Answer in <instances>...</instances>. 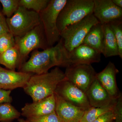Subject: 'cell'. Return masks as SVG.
Listing matches in <instances>:
<instances>
[{"label":"cell","instance_id":"obj_1","mask_svg":"<svg viewBox=\"0 0 122 122\" xmlns=\"http://www.w3.org/2000/svg\"><path fill=\"white\" fill-rule=\"evenodd\" d=\"M68 53L61 38L54 46L41 51H34L28 61L21 66L20 72L41 74L54 66L66 68L69 66Z\"/></svg>","mask_w":122,"mask_h":122},{"label":"cell","instance_id":"obj_2","mask_svg":"<svg viewBox=\"0 0 122 122\" xmlns=\"http://www.w3.org/2000/svg\"><path fill=\"white\" fill-rule=\"evenodd\" d=\"M66 79L64 73L56 67L50 72L33 75L23 89L33 102H37L54 94L58 84Z\"/></svg>","mask_w":122,"mask_h":122},{"label":"cell","instance_id":"obj_3","mask_svg":"<svg viewBox=\"0 0 122 122\" xmlns=\"http://www.w3.org/2000/svg\"><path fill=\"white\" fill-rule=\"evenodd\" d=\"M93 0H67L58 17L57 26L60 33L93 14Z\"/></svg>","mask_w":122,"mask_h":122},{"label":"cell","instance_id":"obj_4","mask_svg":"<svg viewBox=\"0 0 122 122\" xmlns=\"http://www.w3.org/2000/svg\"><path fill=\"white\" fill-rule=\"evenodd\" d=\"M67 0H50L48 6L39 13L46 38L49 47L53 46L60 39L57 26L58 17Z\"/></svg>","mask_w":122,"mask_h":122},{"label":"cell","instance_id":"obj_5","mask_svg":"<svg viewBox=\"0 0 122 122\" xmlns=\"http://www.w3.org/2000/svg\"><path fill=\"white\" fill-rule=\"evenodd\" d=\"M100 23L93 14L77 22L69 25L60 32V37L68 52L82 44L92 27Z\"/></svg>","mask_w":122,"mask_h":122},{"label":"cell","instance_id":"obj_6","mask_svg":"<svg viewBox=\"0 0 122 122\" xmlns=\"http://www.w3.org/2000/svg\"><path fill=\"white\" fill-rule=\"evenodd\" d=\"M6 20L10 32L15 37H21L41 24L39 13L20 6Z\"/></svg>","mask_w":122,"mask_h":122},{"label":"cell","instance_id":"obj_7","mask_svg":"<svg viewBox=\"0 0 122 122\" xmlns=\"http://www.w3.org/2000/svg\"><path fill=\"white\" fill-rule=\"evenodd\" d=\"M16 46L20 53V67L31 51L38 48H49L42 24L35 27L21 37H15Z\"/></svg>","mask_w":122,"mask_h":122},{"label":"cell","instance_id":"obj_8","mask_svg":"<svg viewBox=\"0 0 122 122\" xmlns=\"http://www.w3.org/2000/svg\"><path fill=\"white\" fill-rule=\"evenodd\" d=\"M66 68V80L86 93L96 79L97 73L91 65L74 64Z\"/></svg>","mask_w":122,"mask_h":122},{"label":"cell","instance_id":"obj_9","mask_svg":"<svg viewBox=\"0 0 122 122\" xmlns=\"http://www.w3.org/2000/svg\"><path fill=\"white\" fill-rule=\"evenodd\" d=\"M54 93L67 102L84 111L91 107L86 93L66 79L58 84Z\"/></svg>","mask_w":122,"mask_h":122},{"label":"cell","instance_id":"obj_10","mask_svg":"<svg viewBox=\"0 0 122 122\" xmlns=\"http://www.w3.org/2000/svg\"><path fill=\"white\" fill-rule=\"evenodd\" d=\"M93 14L102 25L122 20V8L117 7L112 0H93Z\"/></svg>","mask_w":122,"mask_h":122},{"label":"cell","instance_id":"obj_11","mask_svg":"<svg viewBox=\"0 0 122 122\" xmlns=\"http://www.w3.org/2000/svg\"><path fill=\"white\" fill-rule=\"evenodd\" d=\"M32 75V73L16 72L0 66V89L11 91L24 88Z\"/></svg>","mask_w":122,"mask_h":122},{"label":"cell","instance_id":"obj_12","mask_svg":"<svg viewBox=\"0 0 122 122\" xmlns=\"http://www.w3.org/2000/svg\"><path fill=\"white\" fill-rule=\"evenodd\" d=\"M119 72L114 63L110 61L102 71L96 75V79L114 99H117L121 94L116 82V75Z\"/></svg>","mask_w":122,"mask_h":122},{"label":"cell","instance_id":"obj_13","mask_svg":"<svg viewBox=\"0 0 122 122\" xmlns=\"http://www.w3.org/2000/svg\"><path fill=\"white\" fill-rule=\"evenodd\" d=\"M69 66L97 63L101 60V54L90 46L82 44L68 53Z\"/></svg>","mask_w":122,"mask_h":122},{"label":"cell","instance_id":"obj_14","mask_svg":"<svg viewBox=\"0 0 122 122\" xmlns=\"http://www.w3.org/2000/svg\"><path fill=\"white\" fill-rule=\"evenodd\" d=\"M55 106L56 101L53 94L37 102L26 103L21 109V115L26 118L41 116L55 111Z\"/></svg>","mask_w":122,"mask_h":122},{"label":"cell","instance_id":"obj_15","mask_svg":"<svg viewBox=\"0 0 122 122\" xmlns=\"http://www.w3.org/2000/svg\"><path fill=\"white\" fill-rule=\"evenodd\" d=\"M92 107H104L113 104L116 99L111 97L96 78L86 93Z\"/></svg>","mask_w":122,"mask_h":122},{"label":"cell","instance_id":"obj_16","mask_svg":"<svg viewBox=\"0 0 122 122\" xmlns=\"http://www.w3.org/2000/svg\"><path fill=\"white\" fill-rule=\"evenodd\" d=\"M56 106L55 111L63 122H81L85 111L64 100L55 93Z\"/></svg>","mask_w":122,"mask_h":122},{"label":"cell","instance_id":"obj_17","mask_svg":"<svg viewBox=\"0 0 122 122\" xmlns=\"http://www.w3.org/2000/svg\"><path fill=\"white\" fill-rule=\"evenodd\" d=\"M103 39L104 32L102 25L99 23L92 27L85 37L82 44L90 46L101 54Z\"/></svg>","mask_w":122,"mask_h":122},{"label":"cell","instance_id":"obj_18","mask_svg":"<svg viewBox=\"0 0 122 122\" xmlns=\"http://www.w3.org/2000/svg\"><path fill=\"white\" fill-rule=\"evenodd\" d=\"M104 32L103 45L102 54L106 57L119 56L117 41L108 24L102 25Z\"/></svg>","mask_w":122,"mask_h":122},{"label":"cell","instance_id":"obj_19","mask_svg":"<svg viewBox=\"0 0 122 122\" xmlns=\"http://www.w3.org/2000/svg\"><path fill=\"white\" fill-rule=\"evenodd\" d=\"M0 64L11 70L15 71L17 68L20 69V53L16 46L0 54Z\"/></svg>","mask_w":122,"mask_h":122},{"label":"cell","instance_id":"obj_20","mask_svg":"<svg viewBox=\"0 0 122 122\" xmlns=\"http://www.w3.org/2000/svg\"><path fill=\"white\" fill-rule=\"evenodd\" d=\"M21 113L9 103L0 104V122H12L20 118Z\"/></svg>","mask_w":122,"mask_h":122},{"label":"cell","instance_id":"obj_21","mask_svg":"<svg viewBox=\"0 0 122 122\" xmlns=\"http://www.w3.org/2000/svg\"><path fill=\"white\" fill-rule=\"evenodd\" d=\"M116 102L113 104L104 107H91L89 109L85 111L83 117L80 122H93L103 114L113 110Z\"/></svg>","mask_w":122,"mask_h":122},{"label":"cell","instance_id":"obj_22","mask_svg":"<svg viewBox=\"0 0 122 122\" xmlns=\"http://www.w3.org/2000/svg\"><path fill=\"white\" fill-rule=\"evenodd\" d=\"M50 0H20V6L39 13L48 6Z\"/></svg>","mask_w":122,"mask_h":122},{"label":"cell","instance_id":"obj_23","mask_svg":"<svg viewBox=\"0 0 122 122\" xmlns=\"http://www.w3.org/2000/svg\"><path fill=\"white\" fill-rule=\"evenodd\" d=\"M115 37L118 48L119 56L122 58V21H115L109 23Z\"/></svg>","mask_w":122,"mask_h":122},{"label":"cell","instance_id":"obj_24","mask_svg":"<svg viewBox=\"0 0 122 122\" xmlns=\"http://www.w3.org/2000/svg\"><path fill=\"white\" fill-rule=\"evenodd\" d=\"M20 0H0L2 6V14L7 18L11 17L17 10Z\"/></svg>","mask_w":122,"mask_h":122},{"label":"cell","instance_id":"obj_25","mask_svg":"<svg viewBox=\"0 0 122 122\" xmlns=\"http://www.w3.org/2000/svg\"><path fill=\"white\" fill-rule=\"evenodd\" d=\"M15 46V37L10 32L0 36V54Z\"/></svg>","mask_w":122,"mask_h":122},{"label":"cell","instance_id":"obj_26","mask_svg":"<svg viewBox=\"0 0 122 122\" xmlns=\"http://www.w3.org/2000/svg\"><path fill=\"white\" fill-rule=\"evenodd\" d=\"M26 119L32 122H63L55 111L41 116L27 118Z\"/></svg>","mask_w":122,"mask_h":122},{"label":"cell","instance_id":"obj_27","mask_svg":"<svg viewBox=\"0 0 122 122\" xmlns=\"http://www.w3.org/2000/svg\"><path fill=\"white\" fill-rule=\"evenodd\" d=\"M114 122H122V95L121 94L117 99L113 109Z\"/></svg>","mask_w":122,"mask_h":122},{"label":"cell","instance_id":"obj_28","mask_svg":"<svg viewBox=\"0 0 122 122\" xmlns=\"http://www.w3.org/2000/svg\"><path fill=\"white\" fill-rule=\"evenodd\" d=\"M11 92L10 90L0 89V104L12 102V98L10 96Z\"/></svg>","mask_w":122,"mask_h":122},{"label":"cell","instance_id":"obj_29","mask_svg":"<svg viewBox=\"0 0 122 122\" xmlns=\"http://www.w3.org/2000/svg\"><path fill=\"white\" fill-rule=\"evenodd\" d=\"M114 120L113 110L103 114L93 122H113Z\"/></svg>","mask_w":122,"mask_h":122},{"label":"cell","instance_id":"obj_30","mask_svg":"<svg viewBox=\"0 0 122 122\" xmlns=\"http://www.w3.org/2000/svg\"><path fill=\"white\" fill-rule=\"evenodd\" d=\"M9 32H10L6 22V18L4 15L0 17V36Z\"/></svg>","mask_w":122,"mask_h":122},{"label":"cell","instance_id":"obj_31","mask_svg":"<svg viewBox=\"0 0 122 122\" xmlns=\"http://www.w3.org/2000/svg\"><path fill=\"white\" fill-rule=\"evenodd\" d=\"M112 1L116 6L122 8V0H112Z\"/></svg>","mask_w":122,"mask_h":122},{"label":"cell","instance_id":"obj_32","mask_svg":"<svg viewBox=\"0 0 122 122\" xmlns=\"http://www.w3.org/2000/svg\"><path fill=\"white\" fill-rule=\"evenodd\" d=\"M18 122H32L26 120H25L24 119L19 118L18 119Z\"/></svg>","mask_w":122,"mask_h":122},{"label":"cell","instance_id":"obj_33","mask_svg":"<svg viewBox=\"0 0 122 122\" xmlns=\"http://www.w3.org/2000/svg\"><path fill=\"white\" fill-rule=\"evenodd\" d=\"M3 15H4L2 14L0 12V17L2 16H3Z\"/></svg>","mask_w":122,"mask_h":122},{"label":"cell","instance_id":"obj_34","mask_svg":"<svg viewBox=\"0 0 122 122\" xmlns=\"http://www.w3.org/2000/svg\"></svg>","mask_w":122,"mask_h":122},{"label":"cell","instance_id":"obj_35","mask_svg":"<svg viewBox=\"0 0 122 122\" xmlns=\"http://www.w3.org/2000/svg\"></svg>","mask_w":122,"mask_h":122}]
</instances>
